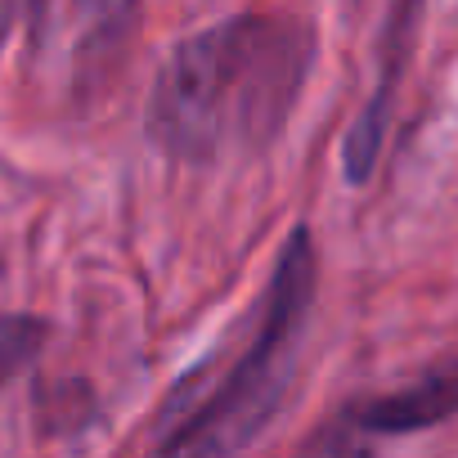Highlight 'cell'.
Masks as SVG:
<instances>
[{
    "mask_svg": "<svg viewBox=\"0 0 458 458\" xmlns=\"http://www.w3.org/2000/svg\"><path fill=\"white\" fill-rule=\"evenodd\" d=\"M364 436H400V431H422L436 427L445 418L458 413V360L427 369L418 382L373 395V400H355L342 409Z\"/></svg>",
    "mask_w": 458,
    "mask_h": 458,
    "instance_id": "cell-3",
    "label": "cell"
},
{
    "mask_svg": "<svg viewBox=\"0 0 458 458\" xmlns=\"http://www.w3.org/2000/svg\"><path fill=\"white\" fill-rule=\"evenodd\" d=\"M315 64V37L293 14H234L184 37L148 99L153 140L180 162L266 148L293 117Z\"/></svg>",
    "mask_w": 458,
    "mask_h": 458,
    "instance_id": "cell-1",
    "label": "cell"
},
{
    "mask_svg": "<svg viewBox=\"0 0 458 458\" xmlns=\"http://www.w3.org/2000/svg\"><path fill=\"white\" fill-rule=\"evenodd\" d=\"M293 458H373V436H364L346 413H333L297 445Z\"/></svg>",
    "mask_w": 458,
    "mask_h": 458,
    "instance_id": "cell-4",
    "label": "cell"
},
{
    "mask_svg": "<svg viewBox=\"0 0 458 458\" xmlns=\"http://www.w3.org/2000/svg\"><path fill=\"white\" fill-rule=\"evenodd\" d=\"M46 324L32 315H0V386L14 382L41 351Z\"/></svg>",
    "mask_w": 458,
    "mask_h": 458,
    "instance_id": "cell-5",
    "label": "cell"
},
{
    "mask_svg": "<svg viewBox=\"0 0 458 458\" xmlns=\"http://www.w3.org/2000/svg\"><path fill=\"white\" fill-rule=\"evenodd\" d=\"M315 301V243L293 229L257 310V333L225 377L162 436L157 458H234L284 409Z\"/></svg>",
    "mask_w": 458,
    "mask_h": 458,
    "instance_id": "cell-2",
    "label": "cell"
}]
</instances>
